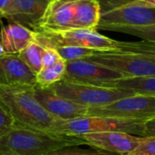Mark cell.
Here are the masks:
<instances>
[{"mask_svg":"<svg viewBox=\"0 0 155 155\" xmlns=\"http://www.w3.org/2000/svg\"><path fill=\"white\" fill-rule=\"evenodd\" d=\"M96 30L120 32L155 43V6L142 0H98Z\"/></svg>","mask_w":155,"mask_h":155,"instance_id":"obj_1","label":"cell"},{"mask_svg":"<svg viewBox=\"0 0 155 155\" xmlns=\"http://www.w3.org/2000/svg\"><path fill=\"white\" fill-rule=\"evenodd\" d=\"M35 31V30H34ZM34 42L42 47L79 46L96 51L132 52L155 54V43L149 41L122 42L101 35L96 29L35 30Z\"/></svg>","mask_w":155,"mask_h":155,"instance_id":"obj_2","label":"cell"},{"mask_svg":"<svg viewBox=\"0 0 155 155\" xmlns=\"http://www.w3.org/2000/svg\"><path fill=\"white\" fill-rule=\"evenodd\" d=\"M72 145H86L79 136L36 130L14 124L0 136V155H45Z\"/></svg>","mask_w":155,"mask_h":155,"instance_id":"obj_3","label":"cell"},{"mask_svg":"<svg viewBox=\"0 0 155 155\" xmlns=\"http://www.w3.org/2000/svg\"><path fill=\"white\" fill-rule=\"evenodd\" d=\"M0 104L15 125L55 133L59 120L50 115L35 100L33 86L0 84Z\"/></svg>","mask_w":155,"mask_h":155,"instance_id":"obj_4","label":"cell"},{"mask_svg":"<svg viewBox=\"0 0 155 155\" xmlns=\"http://www.w3.org/2000/svg\"><path fill=\"white\" fill-rule=\"evenodd\" d=\"M155 118L146 121L128 120L105 116H84L69 121L59 120L55 133L80 136L86 134L121 132L139 137H155Z\"/></svg>","mask_w":155,"mask_h":155,"instance_id":"obj_5","label":"cell"},{"mask_svg":"<svg viewBox=\"0 0 155 155\" xmlns=\"http://www.w3.org/2000/svg\"><path fill=\"white\" fill-rule=\"evenodd\" d=\"M50 88L56 95L88 108L103 106L118 99L134 95L127 91L79 84L64 79Z\"/></svg>","mask_w":155,"mask_h":155,"instance_id":"obj_6","label":"cell"},{"mask_svg":"<svg viewBox=\"0 0 155 155\" xmlns=\"http://www.w3.org/2000/svg\"><path fill=\"white\" fill-rule=\"evenodd\" d=\"M84 59L113 69L124 76H155V54L95 51Z\"/></svg>","mask_w":155,"mask_h":155,"instance_id":"obj_7","label":"cell"},{"mask_svg":"<svg viewBox=\"0 0 155 155\" xmlns=\"http://www.w3.org/2000/svg\"><path fill=\"white\" fill-rule=\"evenodd\" d=\"M88 116L146 121L155 118V96L134 94L98 107H89Z\"/></svg>","mask_w":155,"mask_h":155,"instance_id":"obj_8","label":"cell"},{"mask_svg":"<svg viewBox=\"0 0 155 155\" xmlns=\"http://www.w3.org/2000/svg\"><path fill=\"white\" fill-rule=\"evenodd\" d=\"M123 76L122 74L113 69L85 59H79L66 62L64 80L104 86L105 84Z\"/></svg>","mask_w":155,"mask_h":155,"instance_id":"obj_9","label":"cell"},{"mask_svg":"<svg viewBox=\"0 0 155 155\" xmlns=\"http://www.w3.org/2000/svg\"><path fill=\"white\" fill-rule=\"evenodd\" d=\"M33 94L39 104L53 117L61 121H69L87 116L88 107L73 103L56 95L52 89L33 86Z\"/></svg>","mask_w":155,"mask_h":155,"instance_id":"obj_10","label":"cell"},{"mask_svg":"<svg viewBox=\"0 0 155 155\" xmlns=\"http://www.w3.org/2000/svg\"><path fill=\"white\" fill-rule=\"evenodd\" d=\"M79 137L91 147L120 155L131 153L144 139L121 132L86 134Z\"/></svg>","mask_w":155,"mask_h":155,"instance_id":"obj_11","label":"cell"},{"mask_svg":"<svg viewBox=\"0 0 155 155\" xmlns=\"http://www.w3.org/2000/svg\"><path fill=\"white\" fill-rule=\"evenodd\" d=\"M77 0H49L35 30L60 31L73 28Z\"/></svg>","mask_w":155,"mask_h":155,"instance_id":"obj_12","label":"cell"},{"mask_svg":"<svg viewBox=\"0 0 155 155\" xmlns=\"http://www.w3.org/2000/svg\"><path fill=\"white\" fill-rule=\"evenodd\" d=\"M0 84L35 86L36 78L17 54H4L0 56Z\"/></svg>","mask_w":155,"mask_h":155,"instance_id":"obj_13","label":"cell"},{"mask_svg":"<svg viewBox=\"0 0 155 155\" xmlns=\"http://www.w3.org/2000/svg\"><path fill=\"white\" fill-rule=\"evenodd\" d=\"M49 0H12L6 20L34 30L40 22Z\"/></svg>","mask_w":155,"mask_h":155,"instance_id":"obj_14","label":"cell"},{"mask_svg":"<svg viewBox=\"0 0 155 155\" xmlns=\"http://www.w3.org/2000/svg\"><path fill=\"white\" fill-rule=\"evenodd\" d=\"M35 31L17 23H9L0 28V45L5 54H18L34 42Z\"/></svg>","mask_w":155,"mask_h":155,"instance_id":"obj_15","label":"cell"},{"mask_svg":"<svg viewBox=\"0 0 155 155\" xmlns=\"http://www.w3.org/2000/svg\"><path fill=\"white\" fill-rule=\"evenodd\" d=\"M103 87L127 91L134 94L155 96V76H123Z\"/></svg>","mask_w":155,"mask_h":155,"instance_id":"obj_16","label":"cell"},{"mask_svg":"<svg viewBox=\"0 0 155 155\" xmlns=\"http://www.w3.org/2000/svg\"><path fill=\"white\" fill-rule=\"evenodd\" d=\"M99 18L98 0H77L72 29H96Z\"/></svg>","mask_w":155,"mask_h":155,"instance_id":"obj_17","label":"cell"},{"mask_svg":"<svg viewBox=\"0 0 155 155\" xmlns=\"http://www.w3.org/2000/svg\"><path fill=\"white\" fill-rule=\"evenodd\" d=\"M66 62L63 59L57 61L54 64L42 68L41 71L35 75L36 85L42 88H49L54 84L64 79L65 74Z\"/></svg>","mask_w":155,"mask_h":155,"instance_id":"obj_18","label":"cell"},{"mask_svg":"<svg viewBox=\"0 0 155 155\" xmlns=\"http://www.w3.org/2000/svg\"><path fill=\"white\" fill-rule=\"evenodd\" d=\"M42 53L43 47L37 45L36 43L32 42L17 54L28 66V68L36 75L43 68Z\"/></svg>","mask_w":155,"mask_h":155,"instance_id":"obj_19","label":"cell"},{"mask_svg":"<svg viewBox=\"0 0 155 155\" xmlns=\"http://www.w3.org/2000/svg\"><path fill=\"white\" fill-rule=\"evenodd\" d=\"M83 145L64 146L49 152L45 155H120L108 153L96 148H83Z\"/></svg>","mask_w":155,"mask_h":155,"instance_id":"obj_20","label":"cell"},{"mask_svg":"<svg viewBox=\"0 0 155 155\" xmlns=\"http://www.w3.org/2000/svg\"><path fill=\"white\" fill-rule=\"evenodd\" d=\"M61 58L65 62L84 59L93 55L96 50L79 46H61L55 49Z\"/></svg>","mask_w":155,"mask_h":155,"instance_id":"obj_21","label":"cell"},{"mask_svg":"<svg viewBox=\"0 0 155 155\" xmlns=\"http://www.w3.org/2000/svg\"><path fill=\"white\" fill-rule=\"evenodd\" d=\"M126 155H155V137L144 138L131 153Z\"/></svg>","mask_w":155,"mask_h":155,"instance_id":"obj_22","label":"cell"},{"mask_svg":"<svg viewBox=\"0 0 155 155\" xmlns=\"http://www.w3.org/2000/svg\"><path fill=\"white\" fill-rule=\"evenodd\" d=\"M60 59L62 58L55 49L50 48V47H43V53H42V67L43 68H46L54 64Z\"/></svg>","mask_w":155,"mask_h":155,"instance_id":"obj_23","label":"cell"},{"mask_svg":"<svg viewBox=\"0 0 155 155\" xmlns=\"http://www.w3.org/2000/svg\"><path fill=\"white\" fill-rule=\"evenodd\" d=\"M14 124L12 117L0 104V136L11 129Z\"/></svg>","mask_w":155,"mask_h":155,"instance_id":"obj_24","label":"cell"},{"mask_svg":"<svg viewBox=\"0 0 155 155\" xmlns=\"http://www.w3.org/2000/svg\"><path fill=\"white\" fill-rule=\"evenodd\" d=\"M12 0H0V18H7Z\"/></svg>","mask_w":155,"mask_h":155,"instance_id":"obj_25","label":"cell"},{"mask_svg":"<svg viewBox=\"0 0 155 155\" xmlns=\"http://www.w3.org/2000/svg\"><path fill=\"white\" fill-rule=\"evenodd\" d=\"M4 54H5V52H4V50H3L2 46L0 45V56H1V55H3Z\"/></svg>","mask_w":155,"mask_h":155,"instance_id":"obj_26","label":"cell"}]
</instances>
